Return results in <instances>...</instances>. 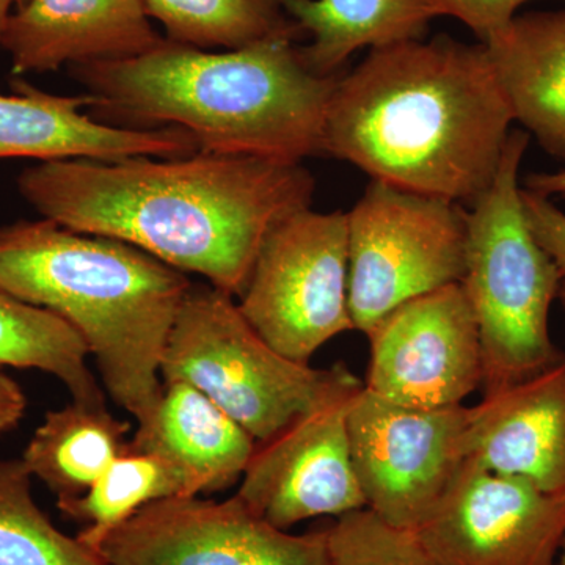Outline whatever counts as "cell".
Masks as SVG:
<instances>
[{
    "mask_svg": "<svg viewBox=\"0 0 565 565\" xmlns=\"http://www.w3.org/2000/svg\"><path fill=\"white\" fill-rule=\"evenodd\" d=\"M557 565H559V564H557Z\"/></svg>",
    "mask_w": 565,
    "mask_h": 565,
    "instance_id": "d6a6232c",
    "label": "cell"
},
{
    "mask_svg": "<svg viewBox=\"0 0 565 565\" xmlns=\"http://www.w3.org/2000/svg\"><path fill=\"white\" fill-rule=\"evenodd\" d=\"M482 44L514 121L565 159V9L516 14Z\"/></svg>",
    "mask_w": 565,
    "mask_h": 565,
    "instance_id": "ac0fdd59",
    "label": "cell"
},
{
    "mask_svg": "<svg viewBox=\"0 0 565 565\" xmlns=\"http://www.w3.org/2000/svg\"><path fill=\"white\" fill-rule=\"evenodd\" d=\"M28 399L20 385L0 367V434L14 429L25 414Z\"/></svg>",
    "mask_w": 565,
    "mask_h": 565,
    "instance_id": "83f0119b",
    "label": "cell"
},
{
    "mask_svg": "<svg viewBox=\"0 0 565 565\" xmlns=\"http://www.w3.org/2000/svg\"><path fill=\"white\" fill-rule=\"evenodd\" d=\"M468 462L565 493V355L468 407Z\"/></svg>",
    "mask_w": 565,
    "mask_h": 565,
    "instance_id": "2e32d148",
    "label": "cell"
},
{
    "mask_svg": "<svg viewBox=\"0 0 565 565\" xmlns=\"http://www.w3.org/2000/svg\"><path fill=\"white\" fill-rule=\"evenodd\" d=\"M527 225L565 275V212L545 196L522 189Z\"/></svg>",
    "mask_w": 565,
    "mask_h": 565,
    "instance_id": "4316f807",
    "label": "cell"
},
{
    "mask_svg": "<svg viewBox=\"0 0 565 565\" xmlns=\"http://www.w3.org/2000/svg\"><path fill=\"white\" fill-rule=\"evenodd\" d=\"M415 531L441 565H557L565 493L467 462Z\"/></svg>",
    "mask_w": 565,
    "mask_h": 565,
    "instance_id": "7c38bea8",
    "label": "cell"
},
{
    "mask_svg": "<svg viewBox=\"0 0 565 565\" xmlns=\"http://www.w3.org/2000/svg\"><path fill=\"white\" fill-rule=\"evenodd\" d=\"M326 531L329 565H441L415 530L390 525L367 508L337 516Z\"/></svg>",
    "mask_w": 565,
    "mask_h": 565,
    "instance_id": "d4e9b609",
    "label": "cell"
},
{
    "mask_svg": "<svg viewBox=\"0 0 565 565\" xmlns=\"http://www.w3.org/2000/svg\"><path fill=\"white\" fill-rule=\"evenodd\" d=\"M0 565H110L79 537L63 534L32 497L21 459L0 460Z\"/></svg>",
    "mask_w": 565,
    "mask_h": 565,
    "instance_id": "cb8c5ba5",
    "label": "cell"
},
{
    "mask_svg": "<svg viewBox=\"0 0 565 565\" xmlns=\"http://www.w3.org/2000/svg\"><path fill=\"white\" fill-rule=\"evenodd\" d=\"M530 134L505 140L492 184L468 211L462 286L481 337L484 393L514 385L561 359L550 308L564 274L527 225L519 185Z\"/></svg>",
    "mask_w": 565,
    "mask_h": 565,
    "instance_id": "5b68a950",
    "label": "cell"
},
{
    "mask_svg": "<svg viewBox=\"0 0 565 565\" xmlns=\"http://www.w3.org/2000/svg\"><path fill=\"white\" fill-rule=\"evenodd\" d=\"M367 392L403 407L463 405L482 385L481 337L460 282L415 297L366 333Z\"/></svg>",
    "mask_w": 565,
    "mask_h": 565,
    "instance_id": "8fae6325",
    "label": "cell"
},
{
    "mask_svg": "<svg viewBox=\"0 0 565 565\" xmlns=\"http://www.w3.org/2000/svg\"><path fill=\"white\" fill-rule=\"evenodd\" d=\"M128 433L129 423L115 418L106 405L71 401L47 412L21 460L57 500L81 497L128 449Z\"/></svg>",
    "mask_w": 565,
    "mask_h": 565,
    "instance_id": "ffe728a7",
    "label": "cell"
},
{
    "mask_svg": "<svg viewBox=\"0 0 565 565\" xmlns=\"http://www.w3.org/2000/svg\"><path fill=\"white\" fill-rule=\"evenodd\" d=\"M557 299L561 300V305H563V308L565 311V275L563 278V282H561L559 296H557Z\"/></svg>",
    "mask_w": 565,
    "mask_h": 565,
    "instance_id": "4dcf8cb0",
    "label": "cell"
},
{
    "mask_svg": "<svg viewBox=\"0 0 565 565\" xmlns=\"http://www.w3.org/2000/svg\"><path fill=\"white\" fill-rule=\"evenodd\" d=\"M523 189L545 199L565 196V169L553 173H531L525 178Z\"/></svg>",
    "mask_w": 565,
    "mask_h": 565,
    "instance_id": "f1b7e54d",
    "label": "cell"
},
{
    "mask_svg": "<svg viewBox=\"0 0 565 565\" xmlns=\"http://www.w3.org/2000/svg\"><path fill=\"white\" fill-rule=\"evenodd\" d=\"M13 95H0V159L185 158L199 151L191 134L181 128H129L93 120L84 114L92 95L58 96L41 92L18 76Z\"/></svg>",
    "mask_w": 565,
    "mask_h": 565,
    "instance_id": "9a60e30c",
    "label": "cell"
},
{
    "mask_svg": "<svg viewBox=\"0 0 565 565\" xmlns=\"http://www.w3.org/2000/svg\"><path fill=\"white\" fill-rule=\"evenodd\" d=\"M237 299L253 330L297 363L310 364L323 344L355 330L349 310L348 214L307 207L278 223Z\"/></svg>",
    "mask_w": 565,
    "mask_h": 565,
    "instance_id": "ba28073f",
    "label": "cell"
},
{
    "mask_svg": "<svg viewBox=\"0 0 565 565\" xmlns=\"http://www.w3.org/2000/svg\"><path fill=\"white\" fill-rule=\"evenodd\" d=\"M143 0H22L0 32L17 76L126 61L161 46Z\"/></svg>",
    "mask_w": 565,
    "mask_h": 565,
    "instance_id": "5bb4252c",
    "label": "cell"
},
{
    "mask_svg": "<svg viewBox=\"0 0 565 565\" xmlns=\"http://www.w3.org/2000/svg\"><path fill=\"white\" fill-rule=\"evenodd\" d=\"M169 41L196 47L241 50L281 33H302L281 0H143Z\"/></svg>",
    "mask_w": 565,
    "mask_h": 565,
    "instance_id": "603a6c76",
    "label": "cell"
},
{
    "mask_svg": "<svg viewBox=\"0 0 565 565\" xmlns=\"http://www.w3.org/2000/svg\"><path fill=\"white\" fill-rule=\"evenodd\" d=\"M445 17H455L486 43L494 33L503 31L516 17V11L533 0H440Z\"/></svg>",
    "mask_w": 565,
    "mask_h": 565,
    "instance_id": "484cf974",
    "label": "cell"
},
{
    "mask_svg": "<svg viewBox=\"0 0 565 565\" xmlns=\"http://www.w3.org/2000/svg\"><path fill=\"white\" fill-rule=\"evenodd\" d=\"M182 497L180 476L166 460L148 452L126 449L76 498L57 500L58 511L84 523L77 537L95 548L104 535L131 519L152 501Z\"/></svg>",
    "mask_w": 565,
    "mask_h": 565,
    "instance_id": "7402d4cb",
    "label": "cell"
},
{
    "mask_svg": "<svg viewBox=\"0 0 565 565\" xmlns=\"http://www.w3.org/2000/svg\"><path fill=\"white\" fill-rule=\"evenodd\" d=\"M191 281L121 241L58 223L0 226V289L61 316L84 338L111 399L147 424L161 403V360Z\"/></svg>",
    "mask_w": 565,
    "mask_h": 565,
    "instance_id": "277c9868",
    "label": "cell"
},
{
    "mask_svg": "<svg viewBox=\"0 0 565 565\" xmlns=\"http://www.w3.org/2000/svg\"><path fill=\"white\" fill-rule=\"evenodd\" d=\"M161 377L202 392L256 444L363 388L343 363L316 370L286 359L253 330L234 297L212 285H192L185 294L163 349Z\"/></svg>",
    "mask_w": 565,
    "mask_h": 565,
    "instance_id": "8992f818",
    "label": "cell"
},
{
    "mask_svg": "<svg viewBox=\"0 0 565 565\" xmlns=\"http://www.w3.org/2000/svg\"><path fill=\"white\" fill-rule=\"evenodd\" d=\"M206 52L166 39L140 57L70 66L93 109L131 128H181L199 151L302 162L323 152L327 110L341 74L322 76L296 39Z\"/></svg>",
    "mask_w": 565,
    "mask_h": 565,
    "instance_id": "3957f363",
    "label": "cell"
},
{
    "mask_svg": "<svg viewBox=\"0 0 565 565\" xmlns=\"http://www.w3.org/2000/svg\"><path fill=\"white\" fill-rule=\"evenodd\" d=\"M22 0H0V32H2L3 25H6L7 20L13 10L17 9Z\"/></svg>",
    "mask_w": 565,
    "mask_h": 565,
    "instance_id": "f546056e",
    "label": "cell"
},
{
    "mask_svg": "<svg viewBox=\"0 0 565 565\" xmlns=\"http://www.w3.org/2000/svg\"><path fill=\"white\" fill-rule=\"evenodd\" d=\"M563 550H564L563 561H561L559 565H565V542H564Z\"/></svg>",
    "mask_w": 565,
    "mask_h": 565,
    "instance_id": "1f68e13d",
    "label": "cell"
},
{
    "mask_svg": "<svg viewBox=\"0 0 565 565\" xmlns=\"http://www.w3.org/2000/svg\"><path fill=\"white\" fill-rule=\"evenodd\" d=\"M353 396L300 416L256 445L236 497L285 531L316 516H341L366 508L349 446Z\"/></svg>",
    "mask_w": 565,
    "mask_h": 565,
    "instance_id": "4fadbf2b",
    "label": "cell"
},
{
    "mask_svg": "<svg viewBox=\"0 0 565 565\" xmlns=\"http://www.w3.org/2000/svg\"><path fill=\"white\" fill-rule=\"evenodd\" d=\"M468 407H403L360 390L348 412L353 471L370 511L416 530L468 462Z\"/></svg>",
    "mask_w": 565,
    "mask_h": 565,
    "instance_id": "9c48e42d",
    "label": "cell"
},
{
    "mask_svg": "<svg viewBox=\"0 0 565 565\" xmlns=\"http://www.w3.org/2000/svg\"><path fill=\"white\" fill-rule=\"evenodd\" d=\"M88 355L84 338L65 319L0 289V367L43 371L68 388L74 403L106 405Z\"/></svg>",
    "mask_w": 565,
    "mask_h": 565,
    "instance_id": "44dd1931",
    "label": "cell"
},
{
    "mask_svg": "<svg viewBox=\"0 0 565 565\" xmlns=\"http://www.w3.org/2000/svg\"><path fill=\"white\" fill-rule=\"evenodd\" d=\"M256 445L210 397L184 382H169L158 411L137 427L128 448L161 457L180 476L182 497H200L241 481Z\"/></svg>",
    "mask_w": 565,
    "mask_h": 565,
    "instance_id": "e0dca14e",
    "label": "cell"
},
{
    "mask_svg": "<svg viewBox=\"0 0 565 565\" xmlns=\"http://www.w3.org/2000/svg\"><path fill=\"white\" fill-rule=\"evenodd\" d=\"M467 217L460 203L371 180L348 212L355 330L366 334L399 305L462 281Z\"/></svg>",
    "mask_w": 565,
    "mask_h": 565,
    "instance_id": "52a82bcc",
    "label": "cell"
},
{
    "mask_svg": "<svg viewBox=\"0 0 565 565\" xmlns=\"http://www.w3.org/2000/svg\"><path fill=\"white\" fill-rule=\"evenodd\" d=\"M512 121L486 44L437 35L371 50L341 74L323 152L371 180L471 206L492 184Z\"/></svg>",
    "mask_w": 565,
    "mask_h": 565,
    "instance_id": "7a4b0ae2",
    "label": "cell"
},
{
    "mask_svg": "<svg viewBox=\"0 0 565 565\" xmlns=\"http://www.w3.org/2000/svg\"><path fill=\"white\" fill-rule=\"evenodd\" d=\"M18 191L47 221L134 245L237 299L275 226L311 207L316 181L302 162L196 151L39 162Z\"/></svg>",
    "mask_w": 565,
    "mask_h": 565,
    "instance_id": "6da1fadb",
    "label": "cell"
},
{
    "mask_svg": "<svg viewBox=\"0 0 565 565\" xmlns=\"http://www.w3.org/2000/svg\"><path fill=\"white\" fill-rule=\"evenodd\" d=\"M95 550L110 565H329L326 530H278L236 494L152 501Z\"/></svg>",
    "mask_w": 565,
    "mask_h": 565,
    "instance_id": "30bf717a",
    "label": "cell"
},
{
    "mask_svg": "<svg viewBox=\"0 0 565 565\" xmlns=\"http://www.w3.org/2000/svg\"><path fill=\"white\" fill-rule=\"evenodd\" d=\"M281 6L300 32L311 36L300 51L322 76L340 74L363 47L423 40L430 22L445 17L440 0H281Z\"/></svg>",
    "mask_w": 565,
    "mask_h": 565,
    "instance_id": "d6986e66",
    "label": "cell"
}]
</instances>
